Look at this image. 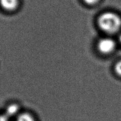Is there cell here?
Returning <instances> with one entry per match:
<instances>
[{
    "label": "cell",
    "mask_w": 121,
    "mask_h": 121,
    "mask_svg": "<svg viewBox=\"0 0 121 121\" xmlns=\"http://www.w3.org/2000/svg\"><path fill=\"white\" fill-rule=\"evenodd\" d=\"M118 40H119V42L121 44V34L119 35L118 37Z\"/></svg>",
    "instance_id": "cell-9"
},
{
    "label": "cell",
    "mask_w": 121,
    "mask_h": 121,
    "mask_svg": "<svg viewBox=\"0 0 121 121\" xmlns=\"http://www.w3.org/2000/svg\"><path fill=\"white\" fill-rule=\"evenodd\" d=\"M19 111V106L15 104H10L6 109V115L7 117L14 116Z\"/></svg>",
    "instance_id": "cell-4"
},
{
    "label": "cell",
    "mask_w": 121,
    "mask_h": 121,
    "mask_svg": "<svg viewBox=\"0 0 121 121\" xmlns=\"http://www.w3.org/2000/svg\"><path fill=\"white\" fill-rule=\"evenodd\" d=\"M0 121H8V117L6 115H0Z\"/></svg>",
    "instance_id": "cell-8"
},
{
    "label": "cell",
    "mask_w": 121,
    "mask_h": 121,
    "mask_svg": "<svg viewBox=\"0 0 121 121\" xmlns=\"http://www.w3.org/2000/svg\"><path fill=\"white\" fill-rule=\"evenodd\" d=\"M85 4L89 5H93L99 2L100 0H83Z\"/></svg>",
    "instance_id": "cell-7"
},
{
    "label": "cell",
    "mask_w": 121,
    "mask_h": 121,
    "mask_svg": "<svg viewBox=\"0 0 121 121\" xmlns=\"http://www.w3.org/2000/svg\"><path fill=\"white\" fill-rule=\"evenodd\" d=\"M17 121H36L32 114L27 112L20 113L18 115Z\"/></svg>",
    "instance_id": "cell-5"
},
{
    "label": "cell",
    "mask_w": 121,
    "mask_h": 121,
    "mask_svg": "<svg viewBox=\"0 0 121 121\" xmlns=\"http://www.w3.org/2000/svg\"><path fill=\"white\" fill-rule=\"evenodd\" d=\"M114 70L116 74L118 76L121 77V60L117 61L115 65V67H114Z\"/></svg>",
    "instance_id": "cell-6"
},
{
    "label": "cell",
    "mask_w": 121,
    "mask_h": 121,
    "mask_svg": "<svg viewBox=\"0 0 121 121\" xmlns=\"http://www.w3.org/2000/svg\"><path fill=\"white\" fill-rule=\"evenodd\" d=\"M116 41L109 37L100 39L97 44V48L101 54L108 55L114 52L116 48Z\"/></svg>",
    "instance_id": "cell-2"
},
{
    "label": "cell",
    "mask_w": 121,
    "mask_h": 121,
    "mask_svg": "<svg viewBox=\"0 0 121 121\" xmlns=\"http://www.w3.org/2000/svg\"><path fill=\"white\" fill-rule=\"evenodd\" d=\"M0 5L5 10L13 11L19 7V0H0Z\"/></svg>",
    "instance_id": "cell-3"
},
{
    "label": "cell",
    "mask_w": 121,
    "mask_h": 121,
    "mask_svg": "<svg viewBox=\"0 0 121 121\" xmlns=\"http://www.w3.org/2000/svg\"><path fill=\"white\" fill-rule=\"evenodd\" d=\"M97 25L102 31L108 34H115L121 28V18L114 12H104L98 17Z\"/></svg>",
    "instance_id": "cell-1"
}]
</instances>
